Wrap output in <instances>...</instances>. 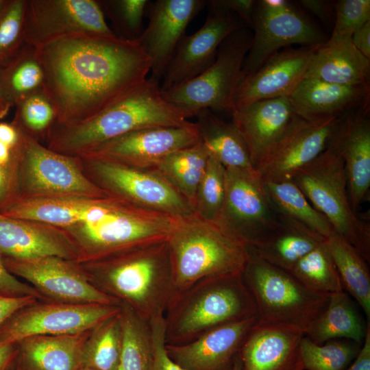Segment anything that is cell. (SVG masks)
I'll use <instances>...</instances> for the list:
<instances>
[{
  "instance_id": "obj_1",
  "label": "cell",
  "mask_w": 370,
  "mask_h": 370,
  "mask_svg": "<svg viewBox=\"0 0 370 370\" xmlns=\"http://www.w3.org/2000/svg\"><path fill=\"white\" fill-rule=\"evenodd\" d=\"M44 90L56 123L71 125L96 114L139 85L151 62L138 40L77 35L37 48Z\"/></svg>"
},
{
  "instance_id": "obj_2",
  "label": "cell",
  "mask_w": 370,
  "mask_h": 370,
  "mask_svg": "<svg viewBox=\"0 0 370 370\" xmlns=\"http://www.w3.org/2000/svg\"><path fill=\"white\" fill-rule=\"evenodd\" d=\"M160 82L147 78L92 116L71 125L55 123L45 146L79 156L97 145L135 130L191 123L162 95Z\"/></svg>"
},
{
  "instance_id": "obj_3",
  "label": "cell",
  "mask_w": 370,
  "mask_h": 370,
  "mask_svg": "<svg viewBox=\"0 0 370 370\" xmlns=\"http://www.w3.org/2000/svg\"><path fill=\"white\" fill-rule=\"evenodd\" d=\"M79 263L92 284L146 322L164 314L177 294L166 240Z\"/></svg>"
},
{
  "instance_id": "obj_4",
  "label": "cell",
  "mask_w": 370,
  "mask_h": 370,
  "mask_svg": "<svg viewBox=\"0 0 370 370\" xmlns=\"http://www.w3.org/2000/svg\"><path fill=\"white\" fill-rule=\"evenodd\" d=\"M176 219L108 196L100 199L83 222L62 229L79 249L77 262H86L165 241Z\"/></svg>"
},
{
  "instance_id": "obj_5",
  "label": "cell",
  "mask_w": 370,
  "mask_h": 370,
  "mask_svg": "<svg viewBox=\"0 0 370 370\" xmlns=\"http://www.w3.org/2000/svg\"><path fill=\"white\" fill-rule=\"evenodd\" d=\"M166 243L177 293L204 279L243 273L249 256L246 245L195 213L176 219Z\"/></svg>"
},
{
  "instance_id": "obj_6",
  "label": "cell",
  "mask_w": 370,
  "mask_h": 370,
  "mask_svg": "<svg viewBox=\"0 0 370 370\" xmlns=\"http://www.w3.org/2000/svg\"><path fill=\"white\" fill-rule=\"evenodd\" d=\"M166 343H187L204 332L257 317L243 273L202 280L174 297L164 312Z\"/></svg>"
},
{
  "instance_id": "obj_7",
  "label": "cell",
  "mask_w": 370,
  "mask_h": 370,
  "mask_svg": "<svg viewBox=\"0 0 370 370\" xmlns=\"http://www.w3.org/2000/svg\"><path fill=\"white\" fill-rule=\"evenodd\" d=\"M330 223L335 233L370 261V224L351 207L344 163L332 147L289 179Z\"/></svg>"
},
{
  "instance_id": "obj_8",
  "label": "cell",
  "mask_w": 370,
  "mask_h": 370,
  "mask_svg": "<svg viewBox=\"0 0 370 370\" xmlns=\"http://www.w3.org/2000/svg\"><path fill=\"white\" fill-rule=\"evenodd\" d=\"M249 254L243 278L258 321L291 325L305 332L326 307L330 295L310 289L289 271Z\"/></svg>"
},
{
  "instance_id": "obj_9",
  "label": "cell",
  "mask_w": 370,
  "mask_h": 370,
  "mask_svg": "<svg viewBox=\"0 0 370 370\" xmlns=\"http://www.w3.org/2000/svg\"><path fill=\"white\" fill-rule=\"evenodd\" d=\"M17 127V199L110 196L86 177L80 157L53 151Z\"/></svg>"
},
{
  "instance_id": "obj_10",
  "label": "cell",
  "mask_w": 370,
  "mask_h": 370,
  "mask_svg": "<svg viewBox=\"0 0 370 370\" xmlns=\"http://www.w3.org/2000/svg\"><path fill=\"white\" fill-rule=\"evenodd\" d=\"M252 35L251 29L245 27L228 36L220 45L211 66L190 80L161 91L164 99L186 119L206 108L230 112Z\"/></svg>"
},
{
  "instance_id": "obj_11",
  "label": "cell",
  "mask_w": 370,
  "mask_h": 370,
  "mask_svg": "<svg viewBox=\"0 0 370 370\" xmlns=\"http://www.w3.org/2000/svg\"><path fill=\"white\" fill-rule=\"evenodd\" d=\"M80 158L86 177L110 196L174 218L194 213L188 201L154 169L102 159Z\"/></svg>"
},
{
  "instance_id": "obj_12",
  "label": "cell",
  "mask_w": 370,
  "mask_h": 370,
  "mask_svg": "<svg viewBox=\"0 0 370 370\" xmlns=\"http://www.w3.org/2000/svg\"><path fill=\"white\" fill-rule=\"evenodd\" d=\"M214 222L247 247L277 228L280 214L256 169H225L223 203Z\"/></svg>"
},
{
  "instance_id": "obj_13",
  "label": "cell",
  "mask_w": 370,
  "mask_h": 370,
  "mask_svg": "<svg viewBox=\"0 0 370 370\" xmlns=\"http://www.w3.org/2000/svg\"><path fill=\"white\" fill-rule=\"evenodd\" d=\"M251 29V46L243 63L241 79L256 71L284 48L293 45L317 46L328 40L301 9L286 0L256 1Z\"/></svg>"
},
{
  "instance_id": "obj_14",
  "label": "cell",
  "mask_w": 370,
  "mask_h": 370,
  "mask_svg": "<svg viewBox=\"0 0 370 370\" xmlns=\"http://www.w3.org/2000/svg\"><path fill=\"white\" fill-rule=\"evenodd\" d=\"M119 310V305L37 301L16 311L0 327V342L88 332Z\"/></svg>"
},
{
  "instance_id": "obj_15",
  "label": "cell",
  "mask_w": 370,
  "mask_h": 370,
  "mask_svg": "<svg viewBox=\"0 0 370 370\" xmlns=\"http://www.w3.org/2000/svg\"><path fill=\"white\" fill-rule=\"evenodd\" d=\"M24 34L36 48L72 36H116L93 0H26Z\"/></svg>"
},
{
  "instance_id": "obj_16",
  "label": "cell",
  "mask_w": 370,
  "mask_h": 370,
  "mask_svg": "<svg viewBox=\"0 0 370 370\" xmlns=\"http://www.w3.org/2000/svg\"><path fill=\"white\" fill-rule=\"evenodd\" d=\"M8 270L25 280L43 299L70 304L119 305L89 280L81 264L57 256L31 259L2 257Z\"/></svg>"
},
{
  "instance_id": "obj_17",
  "label": "cell",
  "mask_w": 370,
  "mask_h": 370,
  "mask_svg": "<svg viewBox=\"0 0 370 370\" xmlns=\"http://www.w3.org/2000/svg\"><path fill=\"white\" fill-rule=\"evenodd\" d=\"M206 6L208 12L203 26L180 42L162 77L161 91L199 75L214 63L221 42L233 32L247 27L237 14L216 0L207 1Z\"/></svg>"
},
{
  "instance_id": "obj_18",
  "label": "cell",
  "mask_w": 370,
  "mask_h": 370,
  "mask_svg": "<svg viewBox=\"0 0 370 370\" xmlns=\"http://www.w3.org/2000/svg\"><path fill=\"white\" fill-rule=\"evenodd\" d=\"M198 142L195 123L181 127H147L104 142L79 156L151 169L169 154Z\"/></svg>"
},
{
  "instance_id": "obj_19",
  "label": "cell",
  "mask_w": 370,
  "mask_h": 370,
  "mask_svg": "<svg viewBox=\"0 0 370 370\" xmlns=\"http://www.w3.org/2000/svg\"><path fill=\"white\" fill-rule=\"evenodd\" d=\"M206 3L204 0L149 1V23L138 42L151 62V77L160 82L188 23Z\"/></svg>"
},
{
  "instance_id": "obj_20",
  "label": "cell",
  "mask_w": 370,
  "mask_h": 370,
  "mask_svg": "<svg viewBox=\"0 0 370 370\" xmlns=\"http://www.w3.org/2000/svg\"><path fill=\"white\" fill-rule=\"evenodd\" d=\"M317 46L284 48L256 71L242 77L232 98L230 113L257 101L288 97L304 78Z\"/></svg>"
},
{
  "instance_id": "obj_21",
  "label": "cell",
  "mask_w": 370,
  "mask_h": 370,
  "mask_svg": "<svg viewBox=\"0 0 370 370\" xmlns=\"http://www.w3.org/2000/svg\"><path fill=\"white\" fill-rule=\"evenodd\" d=\"M338 117L299 118L256 168L264 182L289 180L314 160L325 149Z\"/></svg>"
},
{
  "instance_id": "obj_22",
  "label": "cell",
  "mask_w": 370,
  "mask_h": 370,
  "mask_svg": "<svg viewBox=\"0 0 370 370\" xmlns=\"http://www.w3.org/2000/svg\"><path fill=\"white\" fill-rule=\"evenodd\" d=\"M327 147L342 158L352 210L369 197L370 119L369 108L349 111L338 118Z\"/></svg>"
},
{
  "instance_id": "obj_23",
  "label": "cell",
  "mask_w": 370,
  "mask_h": 370,
  "mask_svg": "<svg viewBox=\"0 0 370 370\" xmlns=\"http://www.w3.org/2000/svg\"><path fill=\"white\" fill-rule=\"evenodd\" d=\"M252 317L212 328L182 345L166 343L169 356L185 370H231L252 327Z\"/></svg>"
},
{
  "instance_id": "obj_24",
  "label": "cell",
  "mask_w": 370,
  "mask_h": 370,
  "mask_svg": "<svg viewBox=\"0 0 370 370\" xmlns=\"http://www.w3.org/2000/svg\"><path fill=\"white\" fill-rule=\"evenodd\" d=\"M256 168L298 120L288 97L257 101L231 112Z\"/></svg>"
},
{
  "instance_id": "obj_25",
  "label": "cell",
  "mask_w": 370,
  "mask_h": 370,
  "mask_svg": "<svg viewBox=\"0 0 370 370\" xmlns=\"http://www.w3.org/2000/svg\"><path fill=\"white\" fill-rule=\"evenodd\" d=\"M0 256L15 259L57 256L77 262L79 251L62 228L0 213Z\"/></svg>"
},
{
  "instance_id": "obj_26",
  "label": "cell",
  "mask_w": 370,
  "mask_h": 370,
  "mask_svg": "<svg viewBox=\"0 0 370 370\" xmlns=\"http://www.w3.org/2000/svg\"><path fill=\"white\" fill-rule=\"evenodd\" d=\"M304 335L293 325L257 321L238 353L243 370H303L299 345Z\"/></svg>"
},
{
  "instance_id": "obj_27",
  "label": "cell",
  "mask_w": 370,
  "mask_h": 370,
  "mask_svg": "<svg viewBox=\"0 0 370 370\" xmlns=\"http://www.w3.org/2000/svg\"><path fill=\"white\" fill-rule=\"evenodd\" d=\"M288 99L296 114L304 120L338 117L369 108L370 85H340L304 78Z\"/></svg>"
},
{
  "instance_id": "obj_28",
  "label": "cell",
  "mask_w": 370,
  "mask_h": 370,
  "mask_svg": "<svg viewBox=\"0 0 370 370\" xmlns=\"http://www.w3.org/2000/svg\"><path fill=\"white\" fill-rule=\"evenodd\" d=\"M90 332L38 335L21 339L16 342L18 354L14 367L19 370H79Z\"/></svg>"
},
{
  "instance_id": "obj_29",
  "label": "cell",
  "mask_w": 370,
  "mask_h": 370,
  "mask_svg": "<svg viewBox=\"0 0 370 370\" xmlns=\"http://www.w3.org/2000/svg\"><path fill=\"white\" fill-rule=\"evenodd\" d=\"M370 59L353 45L351 40L326 41L314 50L304 78L340 85L369 84Z\"/></svg>"
},
{
  "instance_id": "obj_30",
  "label": "cell",
  "mask_w": 370,
  "mask_h": 370,
  "mask_svg": "<svg viewBox=\"0 0 370 370\" xmlns=\"http://www.w3.org/2000/svg\"><path fill=\"white\" fill-rule=\"evenodd\" d=\"M324 241L317 233L280 214L277 228L247 249L259 258L289 271L303 256Z\"/></svg>"
},
{
  "instance_id": "obj_31",
  "label": "cell",
  "mask_w": 370,
  "mask_h": 370,
  "mask_svg": "<svg viewBox=\"0 0 370 370\" xmlns=\"http://www.w3.org/2000/svg\"><path fill=\"white\" fill-rule=\"evenodd\" d=\"M199 140L209 158L227 168L255 169L247 145L234 124L218 117L212 110L203 109L195 115Z\"/></svg>"
},
{
  "instance_id": "obj_32",
  "label": "cell",
  "mask_w": 370,
  "mask_h": 370,
  "mask_svg": "<svg viewBox=\"0 0 370 370\" xmlns=\"http://www.w3.org/2000/svg\"><path fill=\"white\" fill-rule=\"evenodd\" d=\"M101 198L103 197L16 199L1 209L0 213L65 228L84 221L87 213Z\"/></svg>"
},
{
  "instance_id": "obj_33",
  "label": "cell",
  "mask_w": 370,
  "mask_h": 370,
  "mask_svg": "<svg viewBox=\"0 0 370 370\" xmlns=\"http://www.w3.org/2000/svg\"><path fill=\"white\" fill-rule=\"evenodd\" d=\"M349 297L343 291L330 294L325 309L312 321L305 336L317 344L347 338L362 345L367 331Z\"/></svg>"
},
{
  "instance_id": "obj_34",
  "label": "cell",
  "mask_w": 370,
  "mask_h": 370,
  "mask_svg": "<svg viewBox=\"0 0 370 370\" xmlns=\"http://www.w3.org/2000/svg\"><path fill=\"white\" fill-rule=\"evenodd\" d=\"M208 159L205 147L199 140L192 146L169 154L151 169L158 171L193 208L197 189Z\"/></svg>"
},
{
  "instance_id": "obj_35",
  "label": "cell",
  "mask_w": 370,
  "mask_h": 370,
  "mask_svg": "<svg viewBox=\"0 0 370 370\" xmlns=\"http://www.w3.org/2000/svg\"><path fill=\"white\" fill-rule=\"evenodd\" d=\"M43 87L44 73L37 48L25 43L18 54L0 69L2 97L12 108Z\"/></svg>"
},
{
  "instance_id": "obj_36",
  "label": "cell",
  "mask_w": 370,
  "mask_h": 370,
  "mask_svg": "<svg viewBox=\"0 0 370 370\" xmlns=\"http://www.w3.org/2000/svg\"><path fill=\"white\" fill-rule=\"evenodd\" d=\"M343 288L370 318V273L367 261L349 243L336 233L325 239Z\"/></svg>"
},
{
  "instance_id": "obj_37",
  "label": "cell",
  "mask_w": 370,
  "mask_h": 370,
  "mask_svg": "<svg viewBox=\"0 0 370 370\" xmlns=\"http://www.w3.org/2000/svg\"><path fill=\"white\" fill-rule=\"evenodd\" d=\"M266 190L277 210L317 233L325 239L335 233L328 219L306 199L291 180L264 182Z\"/></svg>"
},
{
  "instance_id": "obj_38",
  "label": "cell",
  "mask_w": 370,
  "mask_h": 370,
  "mask_svg": "<svg viewBox=\"0 0 370 370\" xmlns=\"http://www.w3.org/2000/svg\"><path fill=\"white\" fill-rule=\"evenodd\" d=\"M122 346L119 310L89 333L84 344L82 367L95 370H117Z\"/></svg>"
},
{
  "instance_id": "obj_39",
  "label": "cell",
  "mask_w": 370,
  "mask_h": 370,
  "mask_svg": "<svg viewBox=\"0 0 370 370\" xmlns=\"http://www.w3.org/2000/svg\"><path fill=\"white\" fill-rule=\"evenodd\" d=\"M122 346L117 370H151V348L148 322L127 304L120 303Z\"/></svg>"
},
{
  "instance_id": "obj_40",
  "label": "cell",
  "mask_w": 370,
  "mask_h": 370,
  "mask_svg": "<svg viewBox=\"0 0 370 370\" xmlns=\"http://www.w3.org/2000/svg\"><path fill=\"white\" fill-rule=\"evenodd\" d=\"M310 289L330 295L344 290L325 239L303 256L289 271Z\"/></svg>"
},
{
  "instance_id": "obj_41",
  "label": "cell",
  "mask_w": 370,
  "mask_h": 370,
  "mask_svg": "<svg viewBox=\"0 0 370 370\" xmlns=\"http://www.w3.org/2000/svg\"><path fill=\"white\" fill-rule=\"evenodd\" d=\"M362 345L352 341H329L317 344L303 337L299 358L303 370H346L358 354Z\"/></svg>"
},
{
  "instance_id": "obj_42",
  "label": "cell",
  "mask_w": 370,
  "mask_h": 370,
  "mask_svg": "<svg viewBox=\"0 0 370 370\" xmlns=\"http://www.w3.org/2000/svg\"><path fill=\"white\" fill-rule=\"evenodd\" d=\"M14 107L12 123L38 141L46 140L56 122V112L44 88L28 96Z\"/></svg>"
},
{
  "instance_id": "obj_43",
  "label": "cell",
  "mask_w": 370,
  "mask_h": 370,
  "mask_svg": "<svg viewBox=\"0 0 370 370\" xmlns=\"http://www.w3.org/2000/svg\"><path fill=\"white\" fill-rule=\"evenodd\" d=\"M225 175V166L209 158L193 204L195 214L208 221L217 220L224 199Z\"/></svg>"
},
{
  "instance_id": "obj_44",
  "label": "cell",
  "mask_w": 370,
  "mask_h": 370,
  "mask_svg": "<svg viewBox=\"0 0 370 370\" xmlns=\"http://www.w3.org/2000/svg\"><path fill=\"white\" fill-rule=\"evenodd\" d=\"M26 0H5L0 10V69L12 60L25 42Z\"/></svg>"
},
{
  "instance_id": "obj_45",
  "label": "cell",
  "mask_w": 370,
  "mask_h": 370,
  "mask_svg": "<svg viewBox=\"0 0 370 370\" xmlns=\"http://www.w3.org/2000/svg\"><path fill=\"white\" fill-rule=\"evenodd\" d=\"M101 9L112 23L114 34L127 40H138L143 32V18L147 0L97 1Z\"/></svg>"
},
{
  "instance_id": "obj_46",
  "label": "cell",
  "mask_w": 370,
  "mask_h": 370,
  "mask_svg": "<svg viewBox=\"0 0 370 370\" xmlns=\"http://www.w3.org/2000/svg\"><path fill=\"white\" fill-rule=\"evenodd\" d=\"M370 21L369 0H340L335 3V18L327 41L349 40L353 34Z\"/></svg>"
},
{
  "instance_id": "obj_47",
  "label": "cell",
  "mask_w": 370,
  "mask_h": 370,
  "mask_svg": "<svg viewBox=\"0 0 370 370\" xmlns=\"http://www.w3.org/2000/svg\"><path fill=\"white\" fill-rule=\"evenodd\" d=\"M164 314H159L148 322L151 348V370H185L175 362L166 352Z\"/></svg>"
},
{
  "instance_id": "obj_48",
  "label": "cell",
  "mask_w": 370,
  "mask_h": 370,
  "mask_svg": "<svg viewBox=\"0 0 370 370\" xmlns=\"http://www.w3.org/2000/svg\"><path fill=\"white\" fill-rule=\"evenodd\" d=\"M18 145L12 160L7 164H0V210L18 198Z\"/></svg>"
},
{
  "instance_id": "obj_49",
  "label": "cell",
  "mask_w": 370,
  "mask_h": 370,
  "mask_svg": "<svg viewBox=\"0 0 370 370\" xmlns=\"http://www.w3.org/2000/svg\"><path fill=\"white\" fill-rule=\"evenodd\" d=\"M0 296H33L43 299L38 292L30 284L19 280L5 266L0 256Z\"/></svg>"
},
{
  "instance_id": "obj_50",
  "label": "cell",
  "mask_w": 370,
  "mask_h": 370,
  "mask_svg": "<svg viewBox=\"0 0 370 370\" xmlns=\"http://www.w3.org/2000/svg\"><path fill=\"white\" fill-rule=\"evenodd\" d=\"M335 3L326 0L299 1V4L304 9L314 14L325 26L332 28L335 18Z\"/></svg>"
},
{
  "instance_id": "obj_51",
  "label": "cell",
  "mask_w": 370,
  "mask_h": 370,
  "mask_svg": "<svg viewBox=\"0 0 370 370\" xmlns=\"http://www.w3.org/2000/svg\"><path fill=\"white\" fill-rule=\"evenodd\" d=\"M38 301L33 296H0V327L16 311Z\"/></svg>"
},
{
  "instance_id": "obj_52",
  "label": "cell",
  "mask_w": 370,
  "mask_h": 370,
  "mask_svg": "<svg viewBox=\"0 0 370 370\" xmlns=\"http://www.w3.org/2000/svg\"><path fill=\"white\" fill-rule=\"evenodd\" d=\"M218 4L237 14L251 29L255 0H216Z\"/></svg>"
},
{
  "instance_id": "obj_53",
  "label": "cell",
  "mask_w": 370,
  "mask_h": 370,
  "mask_svg": "<svg viewBox=\"0 0 370 370\" xmlns=\"http://www.w3.org/2000/svg\"><path fill=\"white\" fill-rule=\"evenodd\" d=\"M346 370H370V323L356 358Z\"/></svg>"
},
{
  "instance_id": "obj_54",
  "label": "cell",
  "mask_w": 370,
  "mask_h": 370,
  "mask_svg": "<svg viewBox=\"0 0 370 370\" xmlns=\"http://www.w3.org/2000/svg\"><path fill=\"white\" fill-rule=\"evenodd\" d=\"M351 41L360 53L370 59V21L353 34Z\"/></svg>"
},
{
  "instance_id": "obj_55",
  "label": "cell",
  "mask_w": 370,
  "mask_h": 370,
  "mask_svg": "<svg viewBox=\"0 0 370 370\" xmlns=\"http://www.w3.org/2000/svg\"><path fill=\"white\" fill-rule=\"evenodd\" d=\"M18 354L16 343L0 342V370H8L14 364Z\"/></svg>"
},
{
  "instance_id": "obj_56",
  "label": "cell",
  "mask_w": 370,
  "mask_h": 370,
  "mask_svg": "<svg viewBox=\"0 0 370 370\" xmlns=\"http://www.w3.org/2000/svg\"><path fill=\"white\" fill-rule=\"evenodd\" d=\"M20 132L12 122L10 123H0V141L12 149L17 147L20 142Z\"/></svg>"
},
{
  "instance_id": "obj_57",
  "label": "cell",
  "mask_w": 370,
  "mask_h": 370,
  "mask_svg": "<svg viewBox=\"0 0 370 370\" xmlns=\"http://www.w3.org/2000/svg\"><path fill=\"white\" fill-rule=\"evenodd\" d=\"M14 149H11L0 141V164H8L14 156Z\"/></svg>"
},
{
  "instance_id": "obj_58",
  "label": "cell",
  "mask_w": 370,
  "mask_h": 370,
  "mask_svg": "<svg viewBox=\"0 0 370 370\" xmlns=\"http://www.w3.org/2000/svg\"><path fill=\"white\" fill-rule=\"evenodd\" d=\"M11 107L5 101L0 91V119L4 118L9 112Z\"/></svg>"
},
{
  "instance_id": "obj_59",
  "label": "cell",
  "mask_w": 370,
  "mask_h": 370,
  "mask_svg": "<svg viewBox=\"0 0 370 370\" xmlns=\"http://www.w3.org/2000/svg\"><path fill=\"white\" fill-rule=\"evenodd\" d=\"M231 370H243L242 363L238 354L234 359Z\"/></svg>"
},
{
  "instance_id": "obj_60",
  "label": "cell",
  "mask_w": 370,
  "mask_h": 370,
  "mask_svg": "<svg viewBox=\"0 0 370 370\" xmlns=\"http://www.w3.org/2000/svg\"><path fill=\"white\" fill-rule=\"evenodd\" d=\"M79 370H95L87 367H82Z\"/></svg>"
},
{
  "instance_id": "obj_61",
  "label": "cell",
  "mask_w": 370,
  "mask_h": 370,
  "mask_svg": "<svg viewBox=\"0 0 370 370\" xmlns=\"http://www.w3.org/2000/svg\"><path fill=\"white\" fill-rule=\"evenodd\" d=\"M4 2H5V0H0V10H1L2 5H3Z\"/></svg>"
},
{
  "instance_id": "obj_62",
  "label": "cell",
  "mask_w": 370,
  "mask_h": 370,
  "mask_svg": "<svg viewBox=\"0 0 370 370\" xmlns=\"http://www.w3.org/2000/svg\"><path fill=\"white\" fill-rule=\"evenodd\" d=\"M8 370H19V369H18L17 368H16V367H14V365L12 368H10V369H8Z\"/></svg>"
}]
</instances>
